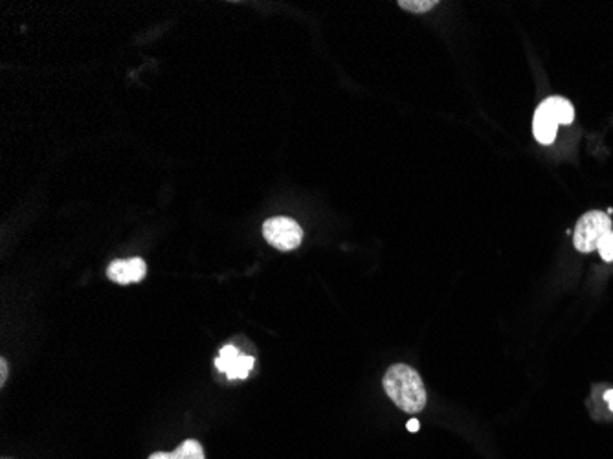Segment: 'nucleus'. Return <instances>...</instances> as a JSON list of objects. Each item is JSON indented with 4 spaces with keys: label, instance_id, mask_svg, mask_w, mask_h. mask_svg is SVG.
<instances>
[{
    "label": "nucleus",
    "instance_id": "obj_10",
    "mask_svg": "<svg viewBox=\"0 0 613 459\" xmlns=\"http://www.w3.org/2000/svg\"><path fill=\"white\" fill-rule=\"evenodd\" d=\"M399 6L411 14H424V12H430L434 6H437V3L436 0H401Z\"/></svg>",
    "mask_w": 613,
    "mask_h": 459
},
{
    "label": "nucleus",
    "instance_id": "obj_8",
    "mask_svg": "<svg viewBox=\"0 0 613 459\" xmlns=\"http://www.w3.org/2000/svg\"><path fill=\"white\" fill-rule=\"evenodd\" d=\"M254 356H248V355H239V358L235 360L231 364L230 370L226 372V377L230 381H235V379H247L252 372V367H254Z\"/></svg>",
    "mask_w": 613,
    "mask_h": 459
},
{
    "label": "nucleus",
    "instance_id": "obj_2",
    "mask_svg": "<svg viewBox=\"0 0 613 459\" xmlns=\"http://www.w3.org/2000/svg\"><path fill=\"white\" fill-rule=\"evenodd\" d=\"M613 232L611 230V219L608 213L593 210L584 213L577 226H575V234H573V245L579 252L582 254H590L600 248L602 241Z\"/></svg>",
    "mask_w": 613,
    "mask_h": 459
},
{
    "label": "nucleus",
    "instance_id": "obj_3",
    "mask_svg": "<svg viewBox=\"0 0 613 459\" xmlns=\"http://www.w3.org/2000/svg\"><path fill=\"white\" fill-rule=\"evenodd\" d=\"M263 236L268 245L281 252H291L303 241L302 226L291 217H272L263 224Z\"/></svg>",
    "mask_w": 613,
    "mask_h": 459
},
{
    "label": "nucleus",
    "instance_id": "obj_5",
    "mask_svg": "<svg viewBox=\"0 0 613 459\" xmlns=\"http://www.w3.org/2000/svg\"><path fill=\"white\" fill-rule=\"evenodd\" d=\"M540 107L558 123V125H570L575 120V107L570 100H563L558 96H551L545 102L540 104Z\"/></svg>",
    "mask_w": 613,
    "mask_h": 459
},
{
    "label": "nucleus",
    "instance_id": "obj_9",
    "mask_svg": "<svg viewBox=\"0 0 613 459\" xmlns=\"http://www.w3.org/2000/svg\"><path fill=\"white\" fill-rule=\"evenodd\" d=\"M238 358H239V351H238V349H235L233 346H224V347L221 349L219 356L215 358L217 370L222 372V374H226V372L230 370V367H231V364H233L235 360H238Z\"/></svg>",
    "mask_w": 613,
    "mask_h": 459
},
{
    "label": "nucleus",
    "instance_id": "obj_1",
    "mask_svg": "<svg viewBox=\"0 0 613 459\" xmlns=\"http://www.w3.org/2000/svg\"><path fill=\"white\" fill-rule=\"evenodd\" d=\"M383 384L393 404L406 413H419L427 406V388H424L420 375L406 364L392 365Z\"/></svg>",
    "mask_w": 613,
    "mask_h": 459
},
{
    "label": "nucleus",
    "instance_id": "obj_4",
    "mask_svg": "<svg viewBox=\"0 0 613 459\" xmlns=\"http://www.w3.org/2000/svg\"><path fill=\"white\" fill-rule=\"evenodd\" d=\"M148 265L141 257L114 259L107 268V278L118 285L138 284L146 278Z\"/></svg>",
    "mask_w": 613,
    "mask_h": 459
},
{
    "label": "nucleus",
    "instance_id": "obj_12",
    "mask_svg": "<svg viewBox=\"0 0 613 459\" xmlns=\"http://www.w3.org/2000/svg\"><path fill=\"white\" fill-rule=\"evenodd\" d=\"M8 379V362L6 358H0V386L6 384Z\"/></svg>",
    "mask_w": 613,
    "mask_h": 459
},
{
    "label": "nucleus",
    "instance_id": "obj_13",
    "mask_svg": "<svg viewBox=\"0 0 613 459\" xmlns=\"http://www.w3.org/2000/svg\"><path fill=\"white\" fill-rule=\"evenodd\" d=\"M604 400L608 402V406H609V410L613 411V390H608L606 393H604Z\"/></svg>",
    "mask_w": 613,
    "mask_h": 459
},
{
    "label": "nucleus",
    "instance_id": "obj_11",
    "mask_svg": "<svg viewBox=\"0 0 613 459\" xmlns=\"http://www.w3.org/2000/svg\"><path fill=\"white\" fill-rule=\"evenodd\" d=\"M599 254L604 261H613V232L602 241L600 248H599Z\"/></svg>",
    "mask_w": 613,
    "mask_h": 459
},
{
    "label": "nucleus",
    "instance_id": "obj_14",
    "mask_svg": "<svg viewBox=\"0 0 613 459\" xmlns=\"http://www.w3.org/2000/svg\"><path fill=\"white\" fill-rule=\"evenodd\" d=\"M406 428H408L410 432H417V430H419V421H417V419H411V421H408Z\"/></svg>",
    "mask_w": 613,
    "mask_h": 459
},
{
    "label": "nucleus",
    "instance_id": "obj_7",
    "mask_svg": "<svg viewBox=\"0 0 613 459\" xmlns=\"http://www.w3.org/2000/svg\"><path fill=\"white\" fill-rule=\"evenodd\" d=\"M149 459H204L203 445L195 439L184 441L176 450L166 454V452H155L149 455Z\"/></svg>",
    "mask_w": 613,
    "mask_h": 459
},
{
    "label": "nucleus",
    "instance_id": "obj_15",
    "mask_svg": "<svg viewBox=\"0 0 613 459\" xmlns=\"http://www.w3.org/2000/svg\"><path fill=\"white\" fill-rule=\"evenodd\" d=\"M5 459H6V457H5Z\"/></svg>",
    "mask_w": 613,
    "mask_h": 459
},
{
    "label": "nucleus",
    "instance_id": "obj_6",
    "mask_svg": "<svg viewBox=\"0 0 613 459\" xmlns=\"http://www.w3.org/2000/svg\"><path fill=\"white\" fill-rule=\"evenodd\" d=\"M556 127L558 123L538 105V109L535 111V118H533V132L536 140L544 146L553 144L556 138Z\"/></svg>",
    "mask_w": 613,
    "mask_h": 459
}]
</instances>
